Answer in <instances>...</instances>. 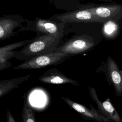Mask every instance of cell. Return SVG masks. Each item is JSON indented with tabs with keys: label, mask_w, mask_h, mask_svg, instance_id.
Returning <instances> with one entry per match:
<instances>
[{
	"label": "cell",
	"mask_w": 122,
	"mask_h": 122,
	"mask_svg": "<svg viewBox=\"0 0 122 122\" xmlns=\"http://www.w3.org/2000/svg\"><path fill=\"white\" fill-rule=\"evenodd\" d=\"M103 34L107 39L115 38L119 30V26L115 20H108L104 23L103 27Z\"/></svg>",
	"instance_id": "cell-14"
},
{
	"label": "cell",
	"mask_w": 122,
	"mask_h": 122,
	"mask_svg": "<svg viewBox=\"0 0 122 122\" xmlns=\"http://www.w3.org/2000/svg\"><path fill=\"white\" fill-rule=\"evenodd\" d=\"M30 77V75H27L18 78L0 81V97H2L10 91L17 88L21 83L28 80Z\"/></svg>",
	"instance_id": "cell-13"
},
{
	"label": "cell",
	"mask_w": 122,
	"mask_h": 122,
	"mask_svg": "<svg viewBox=\"0 0 122 122\" xmlns=\"http://www.w3.org/2000/svg\"><path fill=\"white\" fill-rule=\"evenodd\" d=\"M96 72L104 73L109 85L113 87L116 96L121 97L122 94V70L120 69L114 60L109 56L106 61L102 62Z\"/></svg>",
	"instance_id": "cell-4"
},
{
	"label": "cell",
	"mask_w": 122,
	"mask_h": 122,
	"mask_svg": "<svg viewBox=\"0 0 122 122\" xmlns=\"http://www.w3.org/2000/svg\"><path fill=\"white\" fill-rule=\"evenodd\" d=\"M65 23L57 22L48 19L36 18L29 24V29L37 33L38 35L42 34H58L63 33Z\"/></svg>",
	"instance_id": "cell-7"
},
{
	"label": "cell",
	"mask_w": 122,
	"mask_h": 122,
	"mask_svg": "<svg viewBox=\"0 0 122 122\" xmlns=\"http://www.w3.org/2000/svg\"><path fill=\"white\" fill-rule=\"evenodd\" d=\"M6 122H16L11 112L8 109L6 114Z\"/></svg>",
	"instance_id": "cell-16"
},
{
	"label": "cell",
	"mask_w": 122,
	"mask_h": 122,
	"mask_svg": "<svg viewBox=\"0 0 122 122\" xmlns=\"http://www.w3.org/2000/svg\"><path fill=\"white\" fill-rule=\"evenodd\" d=\"M63 33L37 35L20 51H15L14 58L27 61L37 55L56 50L59 46Z\"/></svg>",
	"instance_id": "cell-1"
},
{
	"label": "cell",
	"mask_w": 122,
	"mask_h": 122,
	"mask_svg": "<svg viewBox=\"0 0 122 122\" xmlns=\"http://www.w3.org/2000/svg\"><path fill=\"white\" fill-rule=\"evenodd\" d=\"M92 6H84L78 10L54 16V19L60 22L66 23L95 22L103 23L95 17L93 13Z\"/></svg>",
	"instance_id": "cell-5"
},
{
	"label": "cell",
	"mask_w": 122,
	"mask_h": 122,
	"mask_svg": "<svg viewBox=\"0 0 122 122\" xmlns=\"http://www.w3.org/2000/svg\"><path fill=\"white\" fill-rule=\"evenodd\" d=\"M61 98L71 109L77 112L86 121L92 120L96 122H112L100 110L95 109L92 104H90V108H88L67 97L61 96Z\"/></svg>",
	"instance_id": "cell-6"
},
{
	"label": "cell",
	"mask_w": 122,
	"mask_h": 122,
	"mask_svg": "<svg viewBox=\"0 0 122 122\" xmlns=\"http://www.w3.org/2000/svg\"><path fill=\"white\" fill-rule=\"evenodd\" d=\"M71 56L66 53L55 50L37 55L13 68V70L38 69L62 63Z\"/></svg>",
	"instance_id": "cell-2"
},
{
	"label": "cell",
	"mask_w": 122,
	"mask_h": 122,
	"mask_svg": "<svg viewBox=\"0 0 122 122\" xmlns=\"http://www.w3.org/2000/svg\"><path fill=\"white\" fill-rule=\"evenodd\" d=\"M21 117L22 122H36L34 112L26 100L24 102Z\"/></svg>",
	"instance_id": "cell-15"
},
{
	"label": "cell",
	"mask_w": 122,
	"mask_h": 122,
	"mask_svg": "<svg viewBox=\"0 0 122 122\" xmlns=\"http://www.w3.org/2000/svg\"><path fill=\"white\" fill-rule=\"evenodd\" d=\"M92 9L95 17L103 23L108 20L115 21L122 16V6L119 5L92 6Z\"/></svg>",
	"instance_id": "cell-10"
},
{
	"label": "cell",
	"mask_w": 122,
	"mask_h": 122,
	"mask_svg": "<svg viewBox=\"0 0 122 122\" xmlns=\"http://www.w3.org/2000/svg\"><path fill=\"white\" fill-rule=\"evenodd\" d=\"M39 81L42 83L53 84L70 83L79 86L77 81L72 79L56 68L51 69L46 71L39 78Z\"/></svg>",
	"instance_id": "cell-11"
},
{
	"label": "cell",
	"mask_w": 122,
	"mask_h": 122,
	"mask_svg": "<svg viewBox=\"0 0 122 122\" xmlns=\"http://www.w3.org/2000/svg\"><path fill=\"white\" fill-rule=\"evenodd\" d=\"M98 42L90 35L75 36L57 48L56 50L70 54L71 56L89 51L94 49Z\"/></svg>",
	"instance_id": "cell-3"
},
{
	"label": "cell",
	"mask_w": 122,
	"mask_h": 122,
	"mask_svg": "<svg viewBox=\"0 0 122 122\" xmlns=\"http://www.w3.org/2000/svg\"><path fill=\"white\" fill-rule=\"evenodd\" d=\"M24 21L19 15H4L0 18V41H4L17 34L15 30L22 27Z\"/></svg>",
	"instance_id": "cell-8"
},
{
	"label": "cell",
	"mask_w": 122,
	"mask_h": 122,
	"mask_svg": "<svg viewBox=\"0 0 122 122\" xmlns=\"http://www.w3.org/2000/svg\"><path fill=\"white\" fill-rule=\"evenodd\" d=\"M32 39L24 40L8 44L0 48V71H3L11 67V63L9 61L14 58L15 49L22 47L30 42Z\"/></svg>",
	"instance_id": "cell-12"
},
{
	"label": "cell",
	"mask_w": 122,
	"mask_h": 122,
	"mask_svg": "<svg viewBox=\"0 0 122 122\" xmlns=\"http://www.w3.org/2000/svg\"><path fill=\"white\" fill-rule=\"evenodd\" d=\"M88 90L90 97L96 104L98 109L103 114L112 122H122V118L112 103L110 98H108L106 100L101 101L94 88L89 87Z\"/></svg>",
	"instance_id": "cell-9"
}]
</instances>
